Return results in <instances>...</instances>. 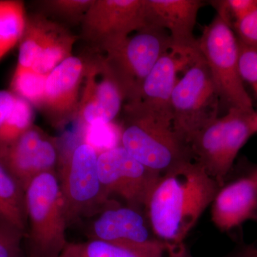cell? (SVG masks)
<instances>
[{
  "instance_id": "cell-18",
  "label": "cell",
  "mask_w": 257,
  "mask_h": 257,
  "mask_svg": "<svg viewBox=\"0 0 257 257\" xmlns=\"http://www.w3.org/2000/svg\"><path fill=\"white\" fill-rule=\"evenodd\" d=\"M177 246L159 239L140 244L89 239L84 242L68 243L62 255L64 257H168Z\"/></svg>"
},
{
  "instance_id": "cell-17",
  "label": "cell",
  "mask_w": 257,
  "mask_h": 257,
  "mask_svg": "<svg viewBox=\"0 0 257 257\" xmlns=\"http://www.w3.org/2000/svg\"><path fill=\"white\" fill-rule=\"evenodd\" d=\"M192 62L172 51L166 52L144 81L138 101L128 104H137L172 121L171 99L177 82V73Z\"/></svg>"
},
{
  "instance_id": "cell-28",
  "label": "cell",
  "mask_w": 257,
  "mask_h": 257,
  "mask_svg": "<svg viewBox=\"0 0 257 257\" xmlns=\"http://www.w3.org/2000/svg\"><path fill=\"white\" fill-rule=\"evenodd\" d=\"M24 238L23 233L0 226V257H23L21 245Z\"/></svg>"
},
{
  "instance_id": "cell-22",
  "label": "cell",
  "mask_w": 257,
  "mask_h": 257,
  "mask_svg": "<svg viewBox=\"0 0 257 257\" xmlns=\"http://www.w3.org/2000/svg\"><path fill=\"white\" fill-rule=\"evenodd\" d=\"M51 22L38 17L27 18L26 25L19 47L17 67L32 68L46 40Z\"/></svg>"
},
{
  "instance_id": "cell-8",
  "label": "cell",
  "mask_w": 257,
  "mask_h": 257,
  "mask_svg": "<svg viewBox=\"0 0 257 257\" xmlns=\"http://www.w3.org/2000/svg\"><path fill=\"white\" fill-rule=\"evenodd\" d=\"M199 50L207 64L221 99L234 107L255 112L252 101L240 77L237 64V39L232 27L216 14L198 40Z\"/></svg>"
},
{
  "instance_id": "cell-23",
  "label": "cell",
  "mask_w": 257,
  "mask_h": 257,
  "mask_svg": "<svg viewBox=\"0 0 257 257\" xmlns=\"http://www.w3.org/2000/svg\"><path fill=\"white\" fill-rule=\"evenodd\" d=\"M47 76L37 73L32 68L17 67L12 79L11 91L32 106L42 107Z\"/></svg>"
},
{
  "instance_id": "cell-13",
  "label": "cell",
  "mask_w": 257,
  "mask_h": 257,
  "mask_svg": "<svg viewBox=\"0 0 257 257\" xmlns=\"http://www.w3.org/2000/svg\"><path fill=\"white\" fill-rule=\"evenodd\" d=\"M86 81L78 108L84 124H110L121 111L124 95L102 59L87 66Z\"/></svg>"
},
{
  "instance_id": "cell-2",
  "label": "cell",
  "mask_w": 257,
  "mask_h": 257,
  "mask_svg": "<svg viewBox=\"0 0 257 257\" xmlns=\"http://www.w3.org/2000/svg\"><path fill=\"white\" fill-rule=\"evenodd\" d=\"M121 146L140 163L161 175L193 159L172 120L145 110L137 104L125 107Z\"/></svg>"
},
{
  "instance_id": "cell-30",
  "label": "cell",
  "mask_w": 257,
  "mask_h": 257,
  "mask_svg": "<svg viewBox=\"0 0 257 257\" xmlns=\"http://www.w3.org/2000/svg\"><path fill=\"white\" fill-rule=\"evenodd\" d=\"M234 257H257V247L255 246H243Z\"/></svg>"
},
{
  "instance_id": "cell-19",
  "label": "cell",
  "mask_w": 257,
  "mask_h": 257,
  "mask_svg": "<svg viewBox=\"0 0 257 257\" xmlns=\"http://www.w3.org/2000/svg\"><path fill=\"white\" fill-rule=\"evenodd\" d=\"M0 226L26 236L28 217L25 190L0 162Z\"/></svg>"
},
{
  "instance_id": "cell-4",
  "label": "cell",
  "mask_w": 257,
  "mask_h": 257,
  "mask_svg": "<svg viewBox=\"0 0 257 257\" xmlns=\"http://www.w3.org/2000/svg\"><path fill=\"white\" fill-rule=\"evenodd\" d=\"M257 133L256 111L230 107L196 135L189 145L193 160L221 187L240 150Z\"/></svg>"
},
{
  "instance_id": "cell-27",
  "label": "cell",
  "mask_w": 257,
  "mask_h": 257,
  "mask_svg": "<svg viewBox=\"0 0 257 257\" xmlns=\"http://www.w3.org/2000/svg\"><path fill=\"white\" fill-rule=\"evenodd\" d=\"M236 38L248 46L257 49V6L233 25Z\"/></svg>"
},
{
  "instance_id": "cell-26",
  "label": "cell",
  "mask_w": 257,
  "mask_h": 257,
  "mask_svg": "<svg viewBox=\"0 0 257 257\" xmlns=\"http://www.w3.org/2000/svg\"><path fill=\"white\" fill-rule=\"evenodd\" d=\"M94 0H52L43 3L47 10L68 20L84 18Z\"/></svg>"
},
{
  "instance_id": "cell-25",
  "label": "cell",
  "mask_w": 257,
  "mask_h": 257,
  "mask_svg": "<svg viewBox=\"0 0 257 257\" xmlns=\"http://www.w3.org/2000/svg\"><path fill=\"white\" fill-rule=\"evenodd\" d=\"M237 39V38H236ZM237 64L240 77L251 85L257 82V49L237 40Z\"/></svg>"
},
{
  "instance_id": "cell-7",
  "label": "cell",
  "mask_w": 257,
  "mask_h": 257,
  "mask_svg": "<svg viewBox=\"0 0 257 257\" xmlns=\"http://www.w3.org/2000/svg\"><path fill=\"white\" fill-rule=\"evenodd\" d=\"M98 155L89 144H79L64 159L57 172L68 226L97 215L115 202L106 195L101 185Z\"/></svg>"
},
{
  "instance_id": "cell-3",
  "label": "cell",
  "mask_w": 257,
  "mask_h": 257,
  "mask_svg": "<svg viewBox=\"0 0 257 257\" xmlns=\"http://www.w3.org/2000/svg\"><path fill=\"white\" fill-rule=\"evenodd\" d=\"M25 193L28 256H60L69 243L66 238L68 224L57 172L37 176L28 184Z\"/></svg>"
},
{
  "instance_id": "cell-31",
  "label": "cell",
  "mask_w": 257,
  "mask_h": 257,
  "mask_svg": "<svg viewBox=\"0 0 257 257\" xmlns=\"http://www.w3.org/2000/svg\"><path fill=\"white\" fill-rule=\"evenodd\" d=\"M168 257H192L189 254L184 245L177 246L169 255Z\"/></svg>"
},
{
  "instance_id": "cell-10",
  "label": "cell",
  "mask_w": 257,
  "mask_h": 257,
  "mask_svg": "<svg viewBox=\"0 0 257 257\" xmlns=\"http://www.w3.org/2000/svg\"><path fill=\"white\" fill-rule=\"evenodd\" d=\"M82 21L84 38L103 51L146 26L144 0H94Z\"/></svg>"
},
{
  "instance_id": "cell-9",
  "label": "cell",
  "mask_w": 257,
  "mask_h": 257,
  "mask_svg": "<svg viewBox=\"0 0 257 257\" xmlns=\"http://www.w3.org/2000/svg\"><path fill=\"white\" fill-rule=\"evenodd\" d=\"M98 173L104 192L116 196L126 205L141 211L161 177L130 155L124 147L116 146L98 155Z\"/></svg>"
},
{
  "instance_id": "cell-34",
  "label": "cell",
  "mask_w": 257,
  "mask_h": 257,
  "mask_svg": "<svg viewBox=\"0 0 257 257\" xmlns=\"http://www.w3.org/2000/svg\"><path fill=\"white\" fill-rule=\"evenodd\" d=\"M23 257H32V256H23ZM57 257H64V256H62V254L60 255V256H57Z\"/></svg>"
},
{
  "instance_id": "cell-21",
  "label": "cell",
  "mask_w": 257,
  "mask_h": 257,
  "mask_svg": "<svg viewBox=\"0 0 257 257\" xmlns=\"http://www.w3.org/2000/svg\"><path fill=\"white\" fill-rule=\"evenodd\" d=\"M27 16L21 1H0V60L20 43Z\"/></svg>"
},
{
  "instance_id": "cell-29",
  "label": "cell",
  "mask_w": 257,
  "mask_h": 257,
  "mask_svg": "<svg viewBox=\"0 0 257 257\" xmlns=\"http://www.w3.org/2000/svg\"><path fill=\"white\" fill-rule=\"evenodd\" d=\"M16 99V94L12 91L0 89V130L11 114Z\"/></svg>"
},
{
  "instance_id": "cell-1",
  "label": "cell",
  "mask_w": 257,
  "mask_h": 257,
  "mask_svg": "<svg viewBox=\"0 0 257 257\" xmlns=\"http://www.w3.org/2000/svg\"><path fill=\"white\" fill-rule=\"evenodd\" d=\"M219 188L193 159L161 175L145 208L155 237L171 246L184 245Z\"/></svg>"
},
{
  "instance_id": "cell-32",
  "label": "cell",
  "mask_w": 257,
  "mask_h": 257,
  "mask_svg": "<svg viewBox=\"0 0 257 257\" xmlns=\"http://www.w3.org/2000/svg\"><path fill=\"white\" fill-rule=\"evenodd\" d=\"M252 87H253V90H254V92H255V93H256V94L257 95V82L256 83V84H253Z\"/></svg>"
},
{
  "instance_id": "cell-11",
  "label": "cell",
  "mask_w": 257,
  "mask_h": 257,
  "mask_svg": "<svg viewBox=\"0 0 257 257\" xmlns=\"http://www.w3.org/2000/svg\"><path fill=\"white\" fill-rule=\"evenodd\" d=\"M59 159L55 140L35 125L0 150V162L25 192L28 184L37 176L45 172H57Z\"/></svg>"
},
{
  "instance_id": "cell-33",
  "label": "cell",
  "mask_w": 257,
  "mask_h": 257,
  "mask_svg": "<svg viewBox=\"0 0 257 257\" xmlns=\"http://www.w3.org/2000/svg\"><path fill=\"white\" fill-rule=\"evenodd\" d=\"M253 221H256V224H257V210H256V214H255L254 219H253Z\"/></svg>"
},
{
  "instance_id": "cell-16",
  "label": "cell",
  "mask_w": 257,
  "mask_h": 257,
  "mask_svg": "<svg viewBox=\"0 0 257 257\" xmlns=\"http://www.w3.org/2000/svg\"><path fill=\"white\" fill-rule=\"evenodd\" d=\"M95 216L89 231L90 239L137 244L157 239L147 218L138 209L115 202Z\"/></svg>"
},
{
  "instance_id": "cell-14",
  "label": "cell",
  "mask_w": 257,
  "mask_h": 257,
  "mask_svg": "<svg viewBox=\"0 0 257 257\" xmlns=\"http://www.w3.org/2000/svg\"><path fill=\"white\" fill-rule=\"evenodd\" d=\"M211 220L226 232L248 220L257 210V165L219 189L211 204Z\"/></svg>"
},
{
  "instance_id": "cell-20",
  "label": "cell",
  "mask_w": 257,
  "mask_h": 257,
  "mask_svg": "<svg viewBox=\"0 0 257 257\" xmlns=\"http://www.w3.org/2000/svg\"><path fill=\"white\" fill-rule=\"evenodd\" d=\"M75 37L60 25L51 23L46 40L32 66L37 73L49 74L60 63L72 56Z\"/></svg>"
},
{
  "instance_id": "cell-5",
  "label": "cell",
  "mask_w": 257,
  "mask_h": 257,
  "mask_svg": "<svg viewBox=\"0 0 257 257\" xmlns=\"http://www.w3.org/2000/svg\"><path fill=\"white\" fill-rule=\"evenodd\" d=\"M168 32L146 25L122 41L104 49L102 58L128 103L138 101L144 81L161 57L171 51Z\"/></svg>"
},
{
  "instance_id": "cell-24",
  "label": "cell",
  "mask_w": 257,
  "mask_h": 257,
  "mask_svg": "<svg viewBox=\"0 0 257 257\" xmlns=\"http://www.w3.org/2000/svg\"><path fill=\"white\" fill-rule=\"evenodd\" d=\"M33 119L32 104L17 96L13 111L0 130V150L13 143L22 134L31 127Z\"/></svg>"
},
{
  "instance_id": "cell-12",
  "label": "cell",
  "mask_w": 257,
  "mask_h": 257,
  "mask_svg": "<svg viewBox=\"0 0 257 257\" xmlns=\"http://www.w3.org/2000/svg\"><path fill=\"white\" fill-rule=\"evenodd\" d=\"M204 5L200 0H144L146 25L166 30L170 37L171 51L192 60L200 53L193 32Z\"/></svg>"
},
{
  "instance_id": "cell-6",
  "label": "cell",
  "mask_w": 257,
  "mask_h": 257,
  "mask_svg": "<svg viewBox=\"0 0 257 257\" xmlns=\"http://www.w3.org/2000/svg\"><path fill=\"white\" fill-rule=\"evenodd\" d=\"M221 97L202 54L176 84L171 99L172 126L186 145L217 119Z\"/></svg>"
},
{
  "instance_id": "cell-35",
  "label": "cell",
  "mask_w": 257,
  "mask_h": 257,
  "mask_svg": "<svg viewBox=\"0 0 257 257\" xmlns=\"http://www.w3.org/2000/svg\"><path fill=\"white\" fill-rule=\"evenodd\" d=\"M256 119H257V111H256Z\"/></svg>"
},
{
  "instance_id": "cell-15",
  "label": "cell",
  "mask_w": 257,
  "mask_h": 257,
  "mask_svg": "<svg viewBox=\"0 0 257 257\" xmlns=\"http://www.w3.org/2000/svg\"><path fill=\"white\" fill-rule=\"evenodd\" d=\"M86 69L82 59L72 55L47 76L42 107L54 126H62L78 111L79 88Z\"/></svg>"
}]
</instances>
